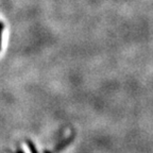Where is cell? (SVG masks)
I'll list each match as a JSON object with an SVG mask.
<instances>
[{
    "label": "cell",
    "mask_w": 153,
    "mask_h": 153,
    "mask_svg": "<svg viewBox=\"0 0 153 153\" xmlns=\"http://www.w3.org/2000/svg\"><path fill=\"white\" fill-rule=\"evenodd\" d=\"M3 28H4V26H3V24L1 22H0V48H1V38H2V32H3Z\"/></svg>",
    "instance_id": "1"
},
{
    "label": "cell",
    "mask_w": 153,
    "mask_h": 153,
    "mask_svg": "<svg viewBox=\"0 0 153 153\" xmlns=\"http://www.w3.org/2000/svg\"><path fill=\"white\" fill-rule=\"evenodd\" d=\"M29 148H30V151H31V153H37L35 149L33 148V146H32V145H30V146H29Z\"/></svg>",
    "instance_id": "2"
}]
</instances>
